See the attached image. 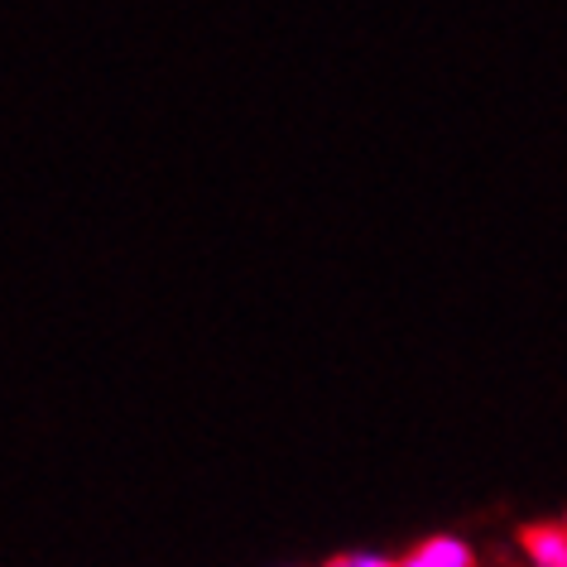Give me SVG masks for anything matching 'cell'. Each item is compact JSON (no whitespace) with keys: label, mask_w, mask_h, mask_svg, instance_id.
Wrapping results in <instances>:
<instances>
[{"label":"cell","mask_w":567,"mask_h":567,"mask_svg":"<svg viewBox=\"0 0 567 567\" xmlns=\"http://www.w3.org/2000/svg\"><path fill=\"white\" fill-rule=\"evenodd\" d=\"M322 567H400V558H390V553H375V548H351V553H337Z\"/></svg>","instance_id":"3"},{"label":"cell","mask_w":567,"mask_h":567,"mask_svg":"<svg viewBox=\"0 0 567 567\" xmlns=\"http://www.w3.org/2000/svg\"><path fill=\"white\" fill-rule=\"evenodd\" d=\"M519 544H524L529 567H567V524L563 519L529 524V529L519 534Z\"/></svg>","instance_id":"2"},{"label":"cell","mask_w":567,"mask_h":567,"mask_svg":"<svg viewBox=\"0 0 567 567\" xmlns=\"http://www.w3.org/2000/svg\"><path fill=\"white\" fill-rule=\"evenodd\" d=\"M400 567H476V548L462 534H423L414 548L400 553Z\"/></svg>","instance_id":"1"}]
</instances>
